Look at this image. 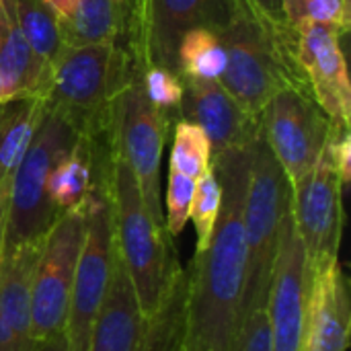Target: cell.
<instances>
[{
  "label": "cell",
  "instance_id": "cell-3",
  "mask_svg": "<svg viewBox=\"0 0 351 351\" xmlns=\"http://www.w3.org/2000/svg\"><path fill=\"white\" fill-rule=\"evenodd\" d=\"M107 191L113 216L115 249L130 274L142 313L150 319L162 304L181 267L165 226L148 214L128 162L107 146Z\"/></svg>",
  "mask_w": 351,
  "mask_h": 351
},
{
  "label": "cell",
  "instance_id": "cell-24",
  "mask_svg": "<svg viewBox=\"0 0 351 351\" xmlns=\"http://www.w3.org/2000/svg\"><path fill=\"white\" fill-rule=\"evenodd\" d=\"M226 51L216 29L195 27L181 35L177 45V74L193 80H220Z\"/></svg>",
  "mask_w": 351,
  "mask_h": 351
},
{
  "label": "cell",
  "instance_id": "cell-23",
  "mask_svg": "<svg viewBox=\"0 0 351 351\" xmlns=\"http://www.w3.org/2000/svg\"><path fill=\"white\" fill-rule=\"evenodd\" d=\"M14 12L33 56L49 72L51 64L66 47L60 16L47 0H14Z\"/></svg>",
  "mask_w": 351,
  "mask_h": 351
},
{
  "label": "cell",
  "instance_id": "cell-15",
  "mask_svg": "<svg viewBox=\"0 0 351 351\" xmlns=\"http://www.w3.org/2000/svg\"><path fill=\"white\" fill-rule=\"evenodd\" d=\"M177 119L199 125L212 146V158L245 148L259 132V117L245 111L218 80L183 78V101Z\"/></svg>",
  "mask_w": 351,
  "mask_h": 351
},
{
  "label": "cell",
  "instance_id": "cell-33",
  "mask_svg": "<svg viewBox=\"0 0 351 351\" xmlns=\"http://www.w3.org/2000/svg\"><path fill=\"white\" fill-rule=\"evenodd\" d=\"M80 0H47V4L53 8V12L60 16V21H64V19H68L70 14H72V10L76 8V4H78Z\"/></svg>",
  "mask_w": 351,
  "mask_h": 351
},
{
  "label": "cell",
  "instance_id": "cell-4",
  "mask_svg": "<svg viewBox=\"0 0 351 351\" xmlns=\"http://www.w3.org/2000/svg\"><path fill=\"white\" fill-rule=\"evenodd\" d=\"M290 179L269 150L259 123V132L249 148V177L245 191L247 271L241 302V325L251 313L267 308L278 249L290 216Z\"/></svg>",
  "mask_w": 351,
  "mask_h": 351
},
{
  "label": "cell",
  "instance_id": "cell-26",
  "mask_svg": "<svg viewBox=\"0 0 351 351\" xmlns=\"http://www.w3.org/2000/svg\"><path fill=\"white\" fill-rule=\"evenodd\" d=\"M282 14L294 31L304 25H325L341 37L350 31L348 0H282Z\"/></svg>",
  "mask_w": 351,
  "mask_h": 351
},
{
  "label": "cell",
  "instance_id": "cell-32",
  "mask_svg": "<svg viewBox=\"0 0 351 351\" xmlns=\"http://www.w3.org/2000/svg\"><path fill=\"white\" fill-rule=\"evenodd\" d=\"M263 14L276 19V21H284L282 14V0H251Z\"/></svg>",
  "mask_w": 351,
  "mask_h": 351
},
{
  "label": "cell",
  "instance_id": "cell-35",
  "mask_svg": "<svg viewBox=\"0 0 351 351\" xmlns=\"http://www.w3.org/2000/svg\"><path fill=\"white\" fill-rule=\"evenodd\" d=\"M117 2H121V0H117Z\"/></svg>",
  "mask_w": 351,
  "mask_h": 351
},
{
  "label": "cell",
  "instance_id": "cell-7",
  "mask_svg": "<svg viewBox=\"0 0 351 351\" xmlns=\"http://www.w3.org/2000/svg\"><path fill=\"white\" fill-rule=\"evenodd\" d=\"M171 119L144 95L142 80L130 82L113 101L107 119V146L132 169L152 220L165 226L160 202V160Z\"/></svg>",
  "mask_w": 351,
  "mask_h": 351
},
{
  "label": "cell",
  "instance_id": "cell-6",
  "mask_svg": "<svg viewBox=\"0 0 351 351\" xmlns=\"http://www.w3.org/2000/svg\"><path fill=\"white\" fill-rule=\"evenodd\" d=\"M80 134L66 113L45 103L37 132L8 185L4 253L27 243L43 241L60 216L49 202L47 179L53 167L74 148Z\"/></svg>",
  "mask_w": 351,
  "mask_h": 351
},
{
  "label": "cell",
  "instance_id": "cell-13",
  "mask_svg": "<svg viewBox=\"0 0 351 351\" xmlns=\"http://www.w3.org/2000/svg\"><path fill=\"white\" fill-rule=\"evenodd\" d=\"M308 286L311 269L290 212L282 232L267 302L269 351H302Z\"/></svg>",
  "mask_w": 351,
  "mask_h": 351
},
{
  "label": "cell",
  "instance_id": "cell-36",
  "mask_svg": "<svg viewBox=\"0 0 351 351\" xmlns=\"http://www.w3.org/2000/svg\"><path fill=\"white\" fill-rule=\"evenodd\" d=\"M348 2H350V0H348Z\"/></svg>",
  "mask_w": 351,
  "mask_h": 351
},
{
  "label": "cell",
  "instance_id": "cell-18",
  "mask_svg": "<svg viewBox=\"0 0 351 351\" xmlns=\"http://www.w3.org/2000/svg\"><path fill=\"white\" fill-rule=\"evenodd\" d=\"M41 241L2 255L0 265V351H31V284Z\"/></svg>",
  "mask_w": 351,
  "mask_h": 351
},
{
  "label": "cell",
  "instance_id": "cell-9",
  "mask_svg": "<svg viewBox=\"0 0 351 351\" xmlns=\"http://www.w3.org/2000/svg\"><path fill=\"white\" fill-rule=\"evenodd\" d=\"M86 232V204L62 212L41 241L31 284L33 341L66 331L70 296Z\"/></svg>",
  "mask_w": 351,
  "mask_h": 351
},
{
  "label": "cell",
  "instance_id": "cell-34",
  "mask_svg": "<svg viewBox=\"0 0 351 351\" xmlns=\"http://www.w3.org/2000/svg\"><path fill=\"white\" fill-rule=\"evenodd\" d=\"M4 230H6V193L0 191V265L4 255Z\"/></svg>",
  "mask_w": 351,
  "mask_h": 351
},
{
  "label": "cell",
  "instance_id": "cell-17",
  "mask_svg": "<svg viewBox=\"0 0 351 351\" xmlns=\"http://www.w3.org/2000/svg\"><path fill=\"white\" fill-rule=\"evenodd\" d=\"M146 331L148 319L142 313L130 274L115 249L109 288L97 313L86 351H142Z\"/></svg>",
  "mask_w": 351,
  "mask_h": 351
},
{
  "label": "cell",
  "instance_id": "cell-2",
  "mask_svg": "<svg viewBox=\"0 0 351 351\" xmlns=\"http://www.w3.org/2000/svg\"><path fill=\"white\" fill-rule=\"evenodd\" d=\"M218 37L226 51L218 82L251 115L259 117L282 88L306 84L296 60V31L286 21L263 14L251 0H232Z\"/></svg>",
  "mask_w": 351,
  "mask_h": 351
},
{
  "label": "cell",
  "instance_id": "cell-29",
  "mask_svg": "<svg viewBox=\"0 0 351 351\" xmlns=\"http://www.w3.org/2000/svg\"><path fill=\"white\" fill-rule=\"evenodd\" d=\"M195 193V179L171 171L169 169V179H167V212H165V230L169 239L179 237L189 220V210Z\"/></svg>",
  "mask_w": 351,
  "mask_h": 351
},
{
  "label": "cell",
  "instance_id": "cell-30",
  "mask_svg": "<svg viewBox=\"0 0 351 351\" xmlns=\"http://www.w3.org/2000/svg\"><path fill=\"white\" fill-rule=\"evenodd\" d=\"M232 351H269L267 308H259L243 321Z\"/></svg>",
  "mask_w": 351,
  "mask_h": 351
},
{
  "label": "cell",
  "instance_id": "cell-1",
  "mask_svg": "<svg viewBox=\"0 0 351 351\" xmlns=\"http://www.w3.org/2000/svg\"><path fill=\"white\" fill-rule=\"evenodd\" d=\"M249 146L212 158L222 187L220 214L208 247L187 265V321L183 351H232L241 329L247 271L245 191Z\"/></svg>",
  "mask_w": 351,
  "mask_h": 351
},
{
  "label": "cell",
  "instance_id": "cell-21",
  "mask_svg": "<svg viewBox=\"0 0 351 351\" xmlns=\"http://www.w3.org/2000/svg\"><path fill=\"white\" fill-rule=\"evenodd\" d=\"M130 0H80L72 14L62 21L66 45L125 43L128 45ZM130 49V47H128Z\"/></svg>",
  "mask_w": 351,
  "mask_h": 351
},
{
  "label": "cell",
  "instance_id": "cell-14",
  "mask_svg": "<svg viewBox=\"0 0 351 351\" xmlns=\"http://www.w3.org/2000/svg\"><path fill=\"white\" fill-rule=\"evenodd\" d=\"M296 60L319 107L335 125H351V82L341 35L325 25L296 31Z\"/></svg>",
  "mask_w": 351,
  "mask_h": 351
},
{
  "label": "cell",
  "instance_id": "cell-20",
  "mask_svg": "<svg viewBox=\"0 0 351 351\" xmlns=\"http://www.w3.org/2000/svg\"><path fill=\"white\" fill-rule=\"evenodd\" d=\"M45 111V97L25 95L0 103V191L8 185L21 165Z\"/></svg>",
  "mask_w": 351,
  "mask_h": 351
},
{
  "label": "cell",
  "instance_id": "cell-25",
  "mask_svg": "<svg viewBox=\"0 0 351 351\" xmlns=\"http://www.w3.org/2000/svg\"><path fill=\"white\" fill-rule=\"evenodd\" d=\"M212 167V146L206 132L185 119H177L173 128V148L169 169L191 179L202 177Z\"/></svg>",
  "mask_w": 351,
  "mask_h": 351
},
{
  "label": "cell",
  "instance_id": "cell-16",
  "mask_svg": "<svg viewBox=\"0 0 351 351\" xmlns=\"http://www.w3.org/2000/svg\"><path fill=\"white\" fill-rule=\"evenodd\" d=\"M350 335V280L333 259L311 269L302 351H348Z\"/></svg>",
  "mask_w": 351,
  "mask_h": 351
},
{
  "label": "cell",
  "instance_id": "cell-31",
  "mask_svg": "<svg viewBox=\"0 0 351 351\" xmlns=\"http://www.w3.org/2000/svg\"><path fill=\"white\" fill-rule=\"evenodd\" d=\"M31 351H68L66 333H60V335H56V337H49V339L35 341V346H33V350Z\"/></svg>",
  "mask_w": 351,
  "mask_h": 351
},
{
  "label": "cell",
  "instance_id": "cell-10",
  "mask_svg": "<svg viewBox=\"0 0 351 351\" xmlns=\"http://www.w3.org/2000/svg\"><path fill=\"white\" fill-rule=\"evenodd\" d=\"M230 10L232 0H130L128 47L138 72L148 66L175 70L181 35L195 27L218 31Z\"/></svg>",
  "mask_w": 351,
  "mask_h": 351
},
{
  "label": "cell",
  "instance_id": "cell-22",
  "mask_svg": "<svg viewBox=\"0 0 351 351\" xmlns=\"http://www.w3.org/2000/svg\"><path fill=\"white\" fill-rule=\"evenodd\" d=\"M187 269L179 267L160 308L148 319L142 351H183L187 321Z\"/></svg>",
  "mask_w": 351,
  "mask_h": 351
},
{
  "label": "cell",
  "instance_id": "cell-11",
  "mask_svg": "<svg viewBox=\"0 0 351 351\" xmlns=\"http://www.w3.org/2000/svg\"><path fill=\"white\" fill-rule=\"evenodd\" d=\"M269 150L290 183L306 175L321 158L331 134V119L306 84L276 93L259 115Z\"/></svg>",
  "mask_w": 351,
  "mask_h": 351
},
{
  "label": "cell",
  "instance_id": "cell-5",
  "mask_svg": "<svg viewBox=\"0 0 351 351\" xmlns=\"http://www.w3.org/2000/svg\"><path fill=\"white\" fill-rule=\"evenodd\" d=\"M136 78L140 72L125 43L66 45L49 68L43 97L82 134L103 136L113 101Z\"/></svg>",
  "mask_w": 351,
  "mask_h": 351
},
{
  "label": "cell",
  "instance_id": "cell-27",
  "mask_svg": "<svg viewBox=\"0 0 351 351\" xmlns=\"http://www.w3.org/2000/svg\"><path fill=\"white\" fill-rule=\"evenodd\" d=\"M222 204V187L214 173V167H210L202 177L195 179V193L189 210V220L195 228V253H202L214 232L218 214Z\"/></svg>",
  "mask_w": 351,
  "mask_h": 351
},
{
  "label": "cell",
  "instance_id": "cell-8",
  "mask_svg": "<svg viewBox=\"0 0 351 351\" xmlns=\"http://www.w3.org/2000/svg\"><path fill=\"white\" fill-rule=\"evenodd\" d=\"M115 239H113V216L107 191V160L93 185L86 199V232L76 265L70 311L66 321V341L68 351H86L90 341V331L97 313L111 280Z\"/></svg>",
  "mask_w": 351,
  "mask_h": 351
},
{
  "label": "cell",
  "instance_id": "cell-19",
  "mask_svg": "<svg viewBox=\"0 0 351 351\" xmlns=\"http://www.w3.org/2000/svg\"><path fill=\"white\" fill-rule=\"evenodd\" d=\"M47 76L21 33L14 0H0V103L25 95L43 97Z\"/></svg>",
  "mask_w": 351,
  "mask_h": 351
},
{
  "label": "cell",
  "instance_id": "cell-12",
  "mask_svg": "<svg viewBox=\"0 0 351 351\" xmlns=\"http://www.w3.org/2000/svg\"><path fill=\"white\" fill-rule=\"evenodd\" d=\"M292 185V222L302 241L308 269L339 259L343 234V183L323 152L319 162Z\"/></svg>",
  "mask_w": 351,
  "mask_h": 351
},
{
  "label": "cell",
  "instance_id": "cell-28",
  "mask_svg": "<svg viewBox=\"0 0 351 351\" xmlns=\"http://www.w3.org/2000/svg\"><path fill=\"white\" fill-rule=\"evenodd\" d=\"M140 80L146 99L173 121L183 101V78L175 70L148 66L140 72Z\"/></svg>",
  "mask_w": 351,
  "mask_h": 351
}]
</instances>
